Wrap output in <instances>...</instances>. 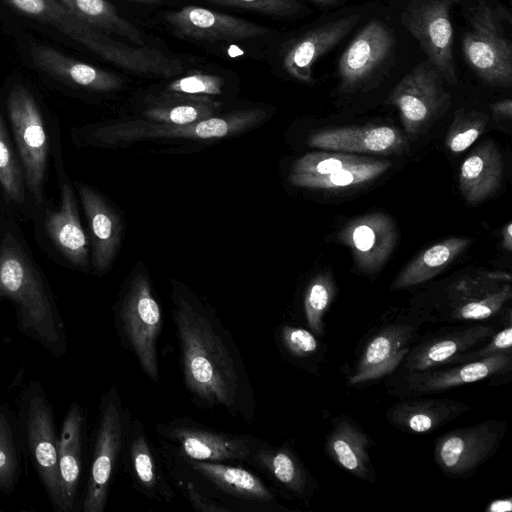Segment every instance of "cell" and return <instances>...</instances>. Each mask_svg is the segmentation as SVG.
I'll list each match as a JSON object with an SVG mask.
<instances>
[{"label":"cell","mask_w":512,"mask_h":512,"mask_svg":"<svg viewBox=\"0 0 512 512\" xmlns=\"http://www.w3.org/2000/svg\"><path fill=\"white\" fill-rule=\"evenodd\" d=\"M337 294V286L332 275L322 272L308 283L303 297V313L306 328L316 336L324 334V316Z\"/></svg>","instance_id":"cell-37"},{"label":"cell","mask_w":512,"mask_h":512,"mask_svg":"<svg viewBox=\"0 0 512 512\" xmlns=\"http://www.w3.org/2000/svg\"><path fill=\"white\" fill-rule=\"evenodd\" d=\"M309 146L344 153L390 155L407 148V139L386 125L348 126L319 130L307 139Z\"/></svg>","instance_id":"cell-22"},{"label":"cell","mask_w":512,"mask_h":512,"mask_svg":"<svg viewBox=\"0 0 512 512\" xmlns=\"http://www.w3.org/2000/svg\"><path fill=\"white\" fill-rule=\"evenodd\" d=\"M76 186L90 227L93 266L103 272L110 267L118 251L121 221L98 193L80 183Z\"/></svg>","instance_id":"cell-27"},{"label":"cell","mask_w":512,"mask_h":512,"mask_svg":"<svg viewBox=\"0 0 512 512\" xmlns=\"http://www.w3.org/2000/svg\"><path fill=\"white\" fill-rule=\"evenodd\" d=\"M501 16L486 0H476L467 14L461 49L467 64L484 83L510 88L512 44L505 35Z\"/></svg>","instance_id":"cell-6"},{"label":"cell","mask_w":512,"mask_h":512,"mask_svg":"<svg viewBox=\"0 0 512 512\" xmlns=\"http://www.w3.org/2000/svg\"><path fill=\"white\" fill-rule=\"evenodd\" d=\"M115 327L121 345L133 354L144 374L157 383L163 315L147 274L137 273L122 292L115 309Z\"/></svg>","instance_id":"cell-4"},{"label":"cell","mask_w":512,"mask_h":512,"mask_svg":"<svg viewBox=\"0 0 512 512\" xmlns=\"http://www.w3.org/2000/svg\"><path fill=\"white\" fill-rule=\"evenodd\" d=\"M275 339L283 357L294 366L321 376L320 367L327 347L308 328L281 324L276 329Z\"/></svg>","instance_id":"cell-34"},{"label":"cell","mask_w":512,"mask_h":512,"mask_svg":"<svg viewBox=\"0 0 512 512\" xmlns=\"http://www.w3.org/2000/svg\"><path fill=\"white\" fill-rule=\"evenodd\" d=\"M505 421L490 419L450 430L435 440L434 461L447 477L468 479L499 449Z\"/></svg>","instance_id":"cell-12"},{"label":"cell","mask_w":512,"mask_h":512,"mask_svg":"<svg viewBox=\"0 0 512 512\" xmlns=\"http://www.w3.org/2000/svg\"><path fill=\"white\" fill-rule=\"evenodd\" d=\"M44 225L50 239L68 261L80 267L87 265L89 244L69 183L63 182L59 209L47 214Z\"/></svg>","instance_id":"cell-29"},{"label":"cell","mask_w":512,"mask_h":512,"mask_svg":"<svg viewBox=\"0 0 512 512\" xmlns=\"http://www.w3.org/2000/svg\"><path fill=\"white\" fill-rule=\"evenodd\" d=\"M266 112L260 108L232 111L186 125L157 123L149 120L106 125L96 128L93 137L102 143L116 144L143 139H213L245 131L262 121Z\"/></svg>","instance_id":"cell-8"},{"label":"cell","mask_w":512,"mask_h":512,"mask_svg":"<svg viewBox=\"0 0 512 512\" xmlns=\"http://www.w3.org/2000/svg\"><path fill=\"white\" fill-rule=\"evenodd\" d=\"M460 0H412L401 21L419 42L428 60L451 85L458 82L453 59V28L450 12Z\"/></svg>","instance_id":"cell-15"},{"label":"cell","mask_w":512,"mask_h":512,"mask_svg":"<svg viewBox=\"0 0 512 512\" xmlns=\"http://www.w3.org/2000/svg\"><path fill=\"white\" fill-rule=\"evenodd\" d=\"M423 325V321L410 311L373 326L359 343L348 384L362 386L395 373Z\"/></svg>","instance_id":"cell-7"},{"label":"cell","mask_w":512,"mask_h":512,"mask_svg":"<svg viewBox=\"0 0 512 512\" xmlns=\"http://www.w3.org/2000/svg\"><path fill=\"white\" fill-rule=\"evenodd\" d=\"M121 464L132 487L147 499L171 503L176 492L166 472L160 450L147 436L142 421L131 419L126 435Z\"/></svg>","instance_id":"cell-18"},{"label":"cell","mask_w":512,"mask_h":512,"mask_svg":"<svg viewBox=\"0 0 512 512\" xmlns=\"http://www.w3.org/2000/svg\"><path fill=\"white\" fill-rule=\"evenodd\" d=\"M374 444L355 420L348 415H340L332 420L324 450L342 469L365 482L373 483L376 471L369 450Z\"/></svg>","instance_id":"cell-25"},{"label":"cell","mask_w":512,"mask_h":512,"mask_svg":"<svg viewBox=\"0 0 512 512\" xmlns=\"http://www.w3.org/2000/svg\"><path fill=\"white\" fill-rule=\"evenodd\" d=\"M172 317L184 385L192 402L251 422L255 401L243 359L213 309L175 286Z\"/></svg>","instance_id":"cell-1"},{"label":"cell","mask_w":512,"mask_h":512,"mask_svg":"<svg viewBox=\"0 0 512 512\" xmlns=\"http://www.w3.org/2000/svg\"><path fill=\"white\" fill-rule=\"evenodd\" d=\"M502 246L508 252L512 250V223L510 221L502 229Z\"/></svg>","instance_id":"cell-48"},{"label":"cell","mask_w":512,"mask_h":512,"mask_svg":"<svg viewBox=\"0 0 512 512\" xmlns=\"http://www.w3.org/2000/svg\"><path fill=\"white\" fill-rule=\"evenodd\" d=\"M10 420L0 412V491H14L20 472V449Z\"/></svg>","instance_id":"cell-40"},{"label":"cell","mask_w":512,"mask_h":512,"mask_svg":"<svg viewBox=\"0 0 512 512\" xmlns=\"http://www.w3.org/2000/svg\"><path fill=\"white\" fill-rule=\"evenodd\" d=\"M85 417L78 403H72L58 437V461L65 512L72 511L82 470Z\"/></svg>","instance_id":"cell-31"},{"label":"cell","mask_w":512,"mask_h":512,"mask_svg":"<svg viewBox=\"0 0 512 512\" xmlns=\"http://www.w3.org/2000/svg\"><path fill=\"white\" fill-rule=\"evenodd\" d=\"M217 5L256 11L276 17L297 14L302 6L296 0H204Z\"/></svg>","instance_id":"cell-44"},{"label":"cell","mask_w":512,"mask_h":512,"mask_svg":"<svg viewBox=\"0 0 512 512\" xmlns=\"http://www.w3.org/2000/svg\"><path fill=\"white\" fill-rule=\"evenodd\" d=\"M390 166L391 162L388 160L361 157L358 161L325 175L289 174L288 181L296 187L336 190L371 182L385 173Z\"/></svg>","instance_id":"cell-35"},{"label":"cell","mask_w":512,"mask_h":512,"mask_svg":"<svg viewBox=\"0 0 512 512\" xmlns=\"http://www.w3.org/2000/svg\"><path fill=\"white\" fill-rule=\"evenodd\" d=\"M180 35L206 40H245L263 36L268 29L260 24L199 6H185L164 15Z\"/></svg>","instance_id":"cell-21"},{"label":"cell","mask_w":512,"mask_h":512,"mask_svg":"<svg viewBox=\"0 0 512 512\" xmlns=\"http://www.w3.org/2000/svg\"><path fill=\"white\" fill-rule=\"evenodd\" d=\"M30 54L37 68L66 84L100 92L114 91L123 85L119 76L71 58L52 47L35 45Z\"/></svg>","instance_id":"cell-28"},{"label":"cell","mask_w":512,"mask_h":512,"mask_svg":"<svg viewBox=\"0 0 512 512\" xmlns=\"http://www.w3.org/2000/svg\"><path fill=\"white\" fill-rule=\"evenodd\" d=\"M7 111L27 188L35 201L41 203L49 151L41 112L33 95L20 84L9 93Z\"/></svg>","instance_id":"cell-13"},{"label":"cell","mask_w":512,"mask_h":512,"mask_svg":"<svg viewBox=\"0 0 512 512\" xmlns=\"http://www.w3.org/2000/svg\"><path fill=\"white\" fill-rule=\"evenodd\" d=\"M22 420L31 459L53 509L65 512L58 461L59 436L52 406L38 383H31L25 392Z\"/></svg>","instance_id":"cell-9"},{"label":"cell","mask_w":512,"mask_h":512,"mask_svg":"<svg viewBox=\"0 0 512 512\" xmlns=\"http://www.w3.org/2000/svg\"><path fill=\"white\" fill-rule=\"evenodd\" d=\"M504 165L496 143L484 141L462 162L458 184L462 196L476 204L495 193L501 185Z\"/></svg>","instance_id":"cell-30"},{"label":"cell","mask_w":512,"mask_h":512,"mask_svg":"<svg viewBox=\"0 0 512 512\" xmlns=\"http://www.w3.org/2000/svg\"><path fill=\"white\" fill-rule=\"evenodd\" d=\"M249 464L264 473L289 499L308 505L317 489L315 479L288 442L273 446L264 440Z\"/></svg>","instance_id":"cell-20"},{"label":"cell","mask_w":512,"mask_h":512,"mask_svg":"<svg viewBox=\"0 0 512 512\" xmlns=\"http://www.w3.org/2000/svg\"><path fill=\"white\" fill-rule=\"evenodd\" d=\"M131 419L117 387L112 386L103 394L99 406L83 512L104 511L113 477L121 464Z\"/></svg>","instance_id":"cell-5"},{"label":"cell","mask_w":512,"mask_h":512,"mask_svg":"<svg viewBox=\"0 0 512 512\" xmlns=\"http://www.w3.org/2000/svg\"><path fill=\"white\" fill-rule=\"evenodd\" d=\"M470 243L468 238L450 237L432 245L398 273L390 290H402L431 280L463 253Z\"/></svg>","instance_id":"cell-32"},{"label":"cell","mask_w":512,"mask_h":512,"mask_svg":"<svg viewBox=\"0 0 512 512\" xmlns=\"http://www.w3.org/2000/svg\"><path fill=\"white\" fill-rule=\"evenodd\" d=\"M443 77L429 61L415 66L390 91L386 103L395 106L411 136L424 133L449 108L451 95Z\"/></svg>","instance_id":"cell-11"},{"label":"cell","mask_w":512,"mask_h":512,"mask_svg":"<svg viewBox=\"0 0 512 512\" xmlns=\"http://www.w3.org/2000/svg\"><path fill=\"white\" fill-rule=\"evenodd\" d=\"M511 298L509 273L471 271L456 276L411 311L424 324L485 321L503 312Z\"/></svg>","instance_id":"cell-3"},{"label":"cell","mask_w":512,"mask_h":512,"mask_svg":"<svg viewBox=\"0 0 512 512\" xmlns=\"http://www.w3.org/2000/svg\"><path fill=\"white\" fill-rule=\"evenodd\" d=\"M0 186L6 196L19 204L25 202L23 176L11 147L9 137L0 114Z\"/></svg>","instance_id":"cell-41"},{"label":"cell","mask_w":512,"mask_h":512,"mask_svg":"<svg viewBox=\"0 0 512 512\" xmlns=\"http://www.w3.org/2000/svg\"><path fill=\"white\" fill-rule=\"evenodd\" d=\"M361 157L344 152H311L298 158L291 166V175L319 176L332 173Z\"/></svg>","instance_id":"cell-42"},{"label":"cell","mask_w":512,"mask_h":512,"mask_svg":"<svg viewBox=\"0 0 512 512\" xmlns=\"http://www.w3.org/2000/svg\"><path fill=\"white\" fill-rule=\"evenodd\" d=\"M359 20L360 15H349L307 31L285 52L286 72L300 82L311 83L313 65L344 39Z\"/></svg>","instance_id":"cell-24"},{"label":"cell","mask_w":512,"mask_h":512,"mask_svg":"<svg viewBox=\"0 0 512 512\" xmlns=\"http://www.w3.org/2000/svg\"><path fill=\"white\" fill-rule=\"evenodd\" d=\"M350 248L358 269L366 274L379 271L394 250L397 230L385 213H368L350 220L338 233Z\"/></svg>","instance_id":"cell-19"},{"label":"cell","mask_w":512,"mask_h":512,"mask_svg":"<svg viewBox=\"0 0 512 512\" xmlns=\"http://www.w3.org/2000/svg\"><path fill=\"white\" fill-rule=\"evenodd\" d=\"M219 108L220 104L213 99L209 101L151 104L142 112V116L157 123L186 125L215 116Z\"/></svg>","instance_id":"cell-38"},{"label":"cell","mask_w":512,"mask_h":512,"mask_svg":"<svg viewBox=\"0 0 512 512\" xmlns=\"http://www.w3.org/2000/svg\"><path fill=\"white\" fill-rule=\"evenodd\" d=\"M179 455L203 482L222 494L246 502L278 504L275 492L260 477L241 466L193 460L181 453Z\"/></svg>","instance_id":"cell-26"},{"label":"cell","mask_w":512,"mask_h":512,"mask_svg":"<svg viewBox=\"0 0 512 512\" xmlns=\"http://www.w3.org/2000/svg\"><path fill=\"white\" fill-rule=\"evenodd\" d=\"M316 4L322 5V6H330V5H336L339 3L340 0H310Z\"/></svg>","instance_id":"cell-49"},{"label":"cell","mask_w":512,"mask_h":512,"mask_svg":"<svg viewBox=\"0 0 512 512\" xmlns=\"http://www.w3.org/2000/svg\"><path fill=\"white\" fill-rule=\"evenodd\" d=\"M396 39L385 23L370 20L342 52L338 61L339 88L345 93L363 90L391 58Z\"/></svg>","instance_id":"cell-16"},{"label":"cell","mask_w":512,"mask_h":512,"mask_svg":"<svg viewBox=\"0 0 512 512\" xmlns=\"http://www.w3.org/2000/svg\"><path fill=\"white\" fill-rule=\"evenodd\" d=\"M489 116L478 110H458L445 137L446 147L452 153L468 149L485 131Z\"/></svg>","instance_id":"cell-39"},{"label":"cell","mask_w":512,"mask_h":512,"mask_svg":"<svg viewBox=\"0 0 512 512\" xmlns=\"http://www.w3.org/2000/svg\"><path fill=\"white\" fill-rule=\"evenodd\" d=\"M496 331L493 324H458L419 336L396 372L423 371L448 365L455 357L483 345Z\"/></svg>","instance_id":"cell-17"},{"label":"cell","mask_w":512,"mask_h":512,"mask_svg":"<svg viewBox=\"0 0 512 512\" xmlns=\"http://www.w3.org/2000/svg\"><path fill=\"white\" fill-rule=\"evenodd\" d=\"M0 298L17 306L23 333L55 356L65 353L64 325L55 303L39 270L10 232L0 242Z\"/></svg>","instance_id":"cell-2"},{"label":"cell","mask_w":512,"mask_h":512,"mask_svg":"<svg viewBox=\"0 0 512 512\" xmlns=\"http://www.w3.org/2000/svg\"><path fill=\"white\" fill-rule=\"evenodd\" d=\"M491 111L495 117L510 119L512 116V101L504 99L491 105Z\"/></svg>","instance_id":"cell-46"},{"label":"cell","mask_w":512,"mask_h":512,"mask_svg":"<svg viewBox=\"0 0 512 512\" xmlns=\"http://www.w3.org/2000/svg\"><path fill=\"white\" fill-rule=\"evenodd\" d=\"M138 1H155V0H138Z\"/></svg>","instance_id":"cell-50"},{"label":"cell","mask_w":512,"mask_h":512,"mask_svg":"<svg viewBox=\"0 0 512 512\" xmlns=\"http://www.w3.org/2000/svg\"><path fill=\"white\" fill-rule=\"evenodd\" d=\"M160 453L173 485L179 489L189 504L202 512H231L233 508L210 496L201 487V479L190 470L176 449L167 441L160 438Z\"/></svg>","instance_id":"cell-33"},{"label":"cell","mask_w":512,"mask_h":512,"mask_svg":"<svg viewBox=\"0 0 512 512\" xmlns=\"http://www.w3.org/2000/svg\"><path fill=\"white\" fill-rule=\"evenodd\" d=\"M511 370L512 352H502L478 361L443 365L423 371L396 372L387 378L386 388L390 395L398 398L426 395L505 376Z\"/></svg>","instance_id":"cell-14"},{"label":"cell","mask_w":512,"mask_h":512,"mask_svg":"<svg viewBox=\"0 0 512 512\" xmlns=\"http://www.w3.org/2000/svg\"><path fill=\"white\" fill-rule=\"evenodd\" d=\"M74 15L105 32L126 38L137 46H144L141 31L124 19L107 0H58Z\"/></svg>","instance_id":"cell-36"},{"label":"cell","mask_w":512,"mask_h":512,"mask_svg":"<svg viewBox=\"0 0 512 512\" xmlns=\"http://www.w3.org/2000/svg\"><path fill=\"white\" fill-rule=\"evenodd\" d=\"M224 82L221 76L197 72L175 79L163 92L211 97L222 93Z\"/></svg>","instance_id":"cell-43"},{"label":"cell","mask_w":512,"mask_h":512,"mask_svg":"<svg viewBox=\"0 0 512 512\" xmlns=\"http://www.w3.org/2000/svg\"><path fill=\"white\" fill-rule=\"evenodd\" d=\"M471 407L449 398H426L424 395L402 397L385 411L387 422L409 434H427L460 417Z\"/></svg>","instance_id":"cell-23"},{"label":"cell","mask_w":512,"mask_h":512,"mask_svg":"<svg viewBox=\"0 0 512 512\" xmlns=\"http://www.w3.org/2000/svg\"><path fill=\"white\" fill-rule=\"evenodd\" d=\"M512 509V498L497 499L490 502L485 510L487 512H506Z\"/></svg>","instance_id":"cell-47"},{"label":"cell","mask_w":512,"mask_h":512,"mask_svg":"<svg viewBox=\"0 0 512 512\" xmlns=\"http://www.w3.org/2000/svg\"><path fill=\"white\" fill-rule=\"evenodd\" d=\"M502 352H512L511 318L483 345L455 357L448 365L478 361Z\"/></svg>","instance_id":"cell-45"},{"label":"cell","mask_w":512,"mask_h":512,"mask_svg":"<svg viewBox=\"0 0 512 512\" xmlns=\"http://www.w3.org/2000/svg\"><path fill=\"white\" fill-rule=\"evenodd\" d=\"M160 438L183 456L208 462L242 461L249 464L264 440L246 434H232L207 427L190 417H176L157 423Z\"/></svg>","instance_id":"cell-10"}]
</instances>
